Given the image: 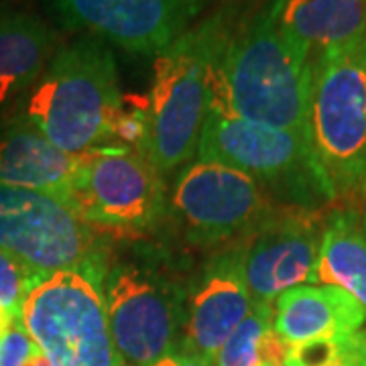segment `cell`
Masks as SVG:
<instances>
[{"instance_id":"obj_1","label":"cell","mask_w":366,"mask_h":366,"mask_svg":"<svg viewBox=\"0 0 366 366\" xmlns=\"http://www.w3.org/2000/svg\"><path fill=\"white\" fill-rule=\"evenodd\" d=\"M314 61L264 4L224 51L212 98L238 117L310 139Z\"/></svg>"},{"instance_id":"obj_2","label":"cell","mask_w":366,"mask_h":366,"mask_svg":"<svg viewBox=\"0 0 366 366\" xmlns=\"http://www.w3.org/2000/svg\"><path fill=\"white\" fill-rule=\"evenodd\" d=\"M238 16L236 0L218 4L155 59L147 96L151 108L149 157L161 175L179 169L197 153L216 71L238 29Z\"/></svg>"},{"instance_id":"obj_3","label":"cell","mask_w":366,"mask_h":366,"mask_svg":"<svg viewBox=\"0 0 366 366\" xmlns=\"http://www.w3.org/2000/svg\"><path fill=\"white\" fill-rule=\"evenodd\" d=\"M120 100L114 55L100 39L86 37L53 55L26 92L23 122L57 149L81 155L110 144Z\"/></svg>"},{"instance_id":"obj_4","label":"cell","mask_w":366,"mask_h":366,"mask_svg":"<svg viewBox=\"0 0 366 366\" xmlns=\"http://www.w3.org/2000/svg\"><path fill=\"white\" fill-rule=\"evenodd\" d=\"M196 155L247 173L261 187L289 197L295 208L310 209L336 197L315 161L310 139L238 117L216 98L209 100Z\"/></svg>"},{"instance_id":"obj_5","label":"cell","mask_w":366,"mask_h":366,"mask_svg":"<svg viewBox=\"0 0 366 366\" xmlns=\"http://www.w3.org/2000/svg\"><path fill=\"white\" fill-rule=\"evenodd\" d=\"M310 143L334 196L366 173V39L314 59Z\"/></svg>"},{"instance_id":"obj_6","label":"cell","mask_w":366,"mask_h":366,"mask_svg":"<svg viewBox=\"0 0 366 366\" xmlns=\"http://www.w3.org/2000/svg\"><path fill=\"white\" fill-rule=\"evenodd\" d=\"M102 297L118 366H151L179 348L187 293L155 262L108 264Z\"/></svg>"},{"instance_id":"obj_7","label":"cell","mask_w":366,"mask_h":366,"mask_svg":"<svg viewBox=\"0 0 366 366\" xmlns=\"http://www.w3.org/2000/svg\"><path fill=\"white\" fill-rule=\"evenodd\" d=\"M0 249L41 273L81 271L104 279L108 242L100 228L57 197L0 185Z\"/></svg>"},{"instance_id":"obj_8","label":"cell","mask_w":366,"mask_h":366,"mask_svg":"<svg viewBox=\"0 0 366 366\" xmlns=\"http://www.w3.org/2000/svg\"><path fill=\"white\" fill-rule=\"evenodd\" d=\"M102 285L100 277L59 271L47 274L26 297L21 322L51 366H118Z\"/></svg>"},{"instance_id":"obj_9","label":"cell","mask_w":366,"mask_h":366,"mask_svg":"<svg viewBox=\"0 0 366 366\" xmlns=\"http://www.w3.org/2000/svg\"><path fill=\"white\" fill-rule=\"evenodd\" d=\"M71 209L96 228L143 232L165 212V183L149 155L120 144L81 153Z\"/></svg>"},{"instance_id":"obj_10","label":"cell","mask_w":366,"mask_h":366,"mask_svg":"<svg viewBox=\"0 0 366 366\" xmlns=\"http://www.w3.org/2000/svg\"><path fill=\"white\" fill-rule=\"evenodd\" d=\"M171 212L187 242L212 247L247 236L271 208L250 175L218 161L196 159L175 179Z\"/></svg>"},{"instance_id":"obj_11","label":"cell","mask_w":366,"mask_h":366,"mask_svg":"<svg viewBox=\"0 0 366 366\" xmlns=\"http://www.w3.org/2000/svg\"><path fill=\"white\" fill-rule=\"evenodd\" d=\"M322 230L312 209H271L242 242V267L252 301L274 303L279 295L312 281Z\"/></svg>"},{"instance_id":"obj_12","label":"cell","mask_w":366,"mask_h":366,"mask_svg":"<svg viewBox=\"0 0 366 366\" xmlns=\"http://www.w3.org/2000/svg\"><path fill=\"white\" fill-rule=\"evenodd\" d=\"M214 0H53L69 29H81L139 55H159Z\"/></svg>"},{"instance_id":"obj_13","label":"cell","mask_w":366,"mask_h":366,"mask_svg":"<svg viewBox=\"0 0 366 366\" xmlns=\"http://www.w3.org/2000/svg\"><path fill=\"white\" fill-rule=\"evenodd\" d=\"M252 305L238 240L234 247L216 252L189 289L179 348L212 360Z\"/></svg>"},{"instance_id":"obj_14","label":"cell","mask_w":366,"mask_h":366,"mask_svg":"<svg viewBox=\"0 0 366 366\" xmlns=\"http://www.w3.org/2000/svg\"><path fill=\"white\" fill-rule=\"evenodd\" d=\"M79 167L81 155L57 149L23 120L0 139V185L41 192L71 208Z\"/></svg>"},{"instance_id":"obj_15","label":"cell","mask_w":366,"mask_h":366,"mask_svg":"<svg viewBox=\"0 0 366 366\" xmlns=\"http://www.w3.org/2000/svg\"><path fill=\"white\" fill-rule=\"evenodd\" d=\"M365 307L332 285H300L274 301L273 327L287 346L362 330Z\"/></svg>"},{"instance_id":"obj_16","label":"cell","mask_w":366,"mask_h":366,"mask_svg":"<svg viewBox=\"0 0 366 366\" xmlns=\"http://www.w3.org/2000/svg\"><path fill=\"white\" fill-rule=\"evenodd\" d=\"M274 21L310 53L312 61L366 39L362 0H269Z\"/></svg>"},{"instance_id":"obj_17","label":"cell","mask_w":366,"mask_h":366,"mask_svg":"<svg viewBox=\"0 0 366 366\" xmlns=\"http://www.w3.org/2000/svg\"><path fill=\"white\" fill-rule=\"evenodd\" d=\"M59 49V39L39 16L0 6V106L29 92Z\"/></svg>"},{"instance_id":"obj_18","label":"cell","mask_w":366,"mask_h":366,"mask_svg":"<svg viewBox=\"0 0 366 366\" xmlns=\"http://www.w3.org/2000/svg\"><path fill=\"white\" fill-rule=\"evenodd\" d=\"M310 283L346 291L366 312V218L362 214L338 209L327 218Z\"/></svg>"},{"instance_id":"obj_19","label":"cell","mask_w":366,"mask_h":366,"mask_svg":"<svg viewBox=\"0 0 366 366\" xmlns=\"http://www.w3.org/2000/svg\"><path fill=\"white\" fill-rule=\"evenodd\" d=\"M273 303L254 301L249 315L214 354V366H262V342L273 330Z\"/></svg>"},{"instance_id":"obj_20","label":"cell","mask_w":366,"mask_h":366,"mask_svg":"<svg viewBox=\"0 0 366 366\" xmlns=\"http://www.w3.org/2000/svg\"><path fill=\"white\" fill-rule=\"evenodd\" d=\"M285 366H366V330L289 346Z\"/></svg>"},{"instance_id":"obj_21","label":"cell","mask_w":366,"mask_h":366,"mask_svg":"<svg viewBox=\"0 0 366 366\" xmlns=\"http://www.w3.org/2000/svg\"><path fill=\"white\" fill-rule=\"evenodd\" d=\"M45 277L47 273H41L13 252L0 249V307L13 320H21L26 297Z\"/></svg>"},{"instance_id":"obj_22","label":"cell","mask_w":366,"mask_h":366,"mask_svg":"<svg viewBox=\"0 0 366 366\" xmlns=\"http://www.w3.org/2000/svg\"><path fill=\"white\" fill-rule=\"evenodd\" d=\"M110 144L129 147V149L149 155L151 108H149L147 96H122L114 120H112V141H110Z\"/></svg>"},{"instance_id":"obj_23","label":"cell","mask_w":366,"mask_h":366,"mask_svg":"<svg viewBox=\"0 0 366 366\" xmlns=\"http://www.w3.org/2000/svg\"><path fill=\"white\" fill-rule=\"evenodd\" d=\"M0 366H51L43 348L26 332L21 320H13L0 338Z\"/></svg>"},{"instance_id":"obj_24","label":"cell","mask_w":366,"mask_h":366,"mask_svg":"<svg viewBox=\"0 0 366 366\" xmlns=\"http://www.w3.org/2000/svg\"><path fill=\"white\" fill-rule=\"evenodd\" d=\"M151 366H214L209 358H204L199 354L187 352V350H173V352L165 354L163 358H159L157 362H153Z\"/></svg>"},{"instance_id":"obj_25","label":"cell","mask_w":366,"mask_h":366,"mask_svg":"<svg viewBox=\"0 0 366 366\" xmlns=\"http://www.w3.org/2000/svg\"><path fill=\"white\" fill-rule=\"evenodd\" d=\"M11 324H13V317H11V315L6 314V312L0 307V338L4 336V332L11 327Z\"/></svg>"},{"instance_id":"obj_26","label":"cell","mask_w":366,"mask_h":366,"mask_svg":"<svg viewBox=\"0 0 366 366\" xmlns=\"http://www.w3.org/2000/svg\"><path fill=\"white\" fill-rule=\"evenodd\" d=\"M358 194H360V202H362V216L366 218V173L360 185H358Z\"/></svg>"},{"instance_id":"obj_27","label":"cell","mask_w":366,"mask_h":366,"mask_svg":"<svg viewBox=\"0 0 366 366\" xmlns=\"http://www.w3.org/2000/svg\"><path fill=\"white\" fill-rule=\"evenodd\" d=\"M264 366H285V365H264Z\"/></svg>"},{"instance_id":"obj_28","label":"cell","mask_w":366,"mask_h":366,"mask_svg":"<svg viewBox=\"0 0 366 366\" xmlns=\"http://www.w3.org/2000/svg\"><path fill=\"white\" fill-rule=\"evenodd\" d=\"M362 2H365V4H366V0H362Z\"/></svg>"}]
</instances>
